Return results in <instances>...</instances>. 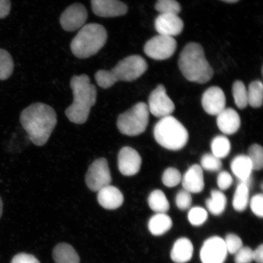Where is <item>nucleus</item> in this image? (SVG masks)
Segmentation results:
<instances>
[{"mask_svg":"<svg viewBox=\"0 0 263 263\" xmlns=\"http://www.w3.org/2000/svg\"><path fill=\"white\" fill-rule=\"evenodd\" d=\"M20 120L31 142L37 146L47 143L58 122L53 108L42 103L32 104L25 108Z\"/></svg>","mask_w":263,"mask_h":263,"instance_id":"obj_1","label":"nucleus"},{"mask_svg":"<svg viewBox=\"0 0 263 263\" xmlns=\"http://www.w3.org/2000/svg\"><path fill=\"white\" fill-rule=\"evenodd\" d=\"M70 87L73 95V103L65 110L71 122L82 124L86 122L91 108L96 104L97 90L86 74L75 75L71 78Z\"/></svg>","mask_w":263,"mask_h":263,"instance_id":"obj_2","label":"nucleus"},{"mask_svg":"<svg viewBox=\"0 0 263 263\" xmlns=\"http://www.w3.org/2000/svg\"><path fill=\"white\" fill-rule=\"evenodd\" d=\"M179 67L187 80L205 84L212 80L214 71L207 61L202 46L191 42L183 48L179 59Z\"/></svg>","mask_w":263,"mask_h":263,"instance_id":"obj_3","label":"nucleus"},{"mask_svg":"<svg viewBox=\"0 0 263 263\" xmlns=\"http://www.w3.org/2000/svg\"><path fill=\"white\" fill-rule=\"evenodd\" d=\"M147 67V62L143 57L139 55H130L118 62L110 70L98 71L95 79L99 86L107 89L118 81L137 80L145 73Z\"/></svg>","mask_w":263,"mask_h":263,"instance_id":"obj_4","label":"nucleus"},{"mask_svg":"<svg viewBox=\"0 0 263 263\" xmlns=\"http://www.w3.org/2000/svg\"><path fill=\"white\" fill-rule=\"evenodd\" d=\"M107 32L98 24L85 25L72 40L70 48L74 57L86 59L98 53L106 44Z\"/></svg>","mask_w":263,"mask_h":263,"instance_id":"obj_5","label":"nucleus"},{"mask_svg":"<svg viewBox=\"0 0 263 263\" xmlns=\"http://www.w3.org/2000/svg\"><path fill=\"white\" fill-rule=\"evenodd\" d=\"M154 136L161 146L170 151L182 149L189 139L185 127L172 115L161 118L154 127Z\"/></svg>","mask_w":263,"mask_h":263,"instance_id":"obj_6","label":"nucleus"},{"mask_svg":"<svg viewBox=\"0 0 263 263\" xmlns=\"http://www.w3.org/2000/svg\"><path fill=\"white\" fill-rule=\"evenodd\" d=\"M149 114L147 105L140 102L119 115L117 123L118 130L125 136H139L146 129Z\"/></svg>","mask_w":263,"mask_h":263,"instance_id":"obj_7","label":"nucleus"},{"mask_svg":"<svg viewBox=\"0 0 263 263\" xmlns=\"http://www.w3.org/2000/svg\"><path fill=\"white\" fill-rule=\"evenodd\" d=\"M111 176L107 160L104 158L95 160L88 167L85 183L92 192H98L102 189L110 185Z\"/></svg>","mask_w":263,"mask_h":263,"instance_id":"obj_8","label":"nucleus"},{"mask_svg":"<svg viewBox=\"0 0 263 263\" xmlns=\"http://www.w3.org/2000/svg\"><path fill=\"white\" fill-rule=\"evenodd\" d=\"M176 48L177 42L175 39L158 35L146 42L144 51L148 57L154 60L163 61L172 57Z\"/></svg>","mask_w":263,"mask_h":263,"instance_id":"obj_9","label":"nucleus"},{"mask_svg":"<svg viewBox=\"0 0 263 263\" xmlns=\"http://www.w3.org/2000/svg\"><path fill=\"white\" fill-rule=\"evenodd\" d=\"M147 107L149 113L160 118L170 116L175 110L173 101L167 96L166 88L162 84L151 92Z\"/></svg>","mask_w":263,"mask_h":263,"instance_id":"obj_10","label":"nucleus"},{"mask_svg":"<svg viewBox=\"0 0 263 263\" xmlns=\"http://www.w3.org/2000/svg\"><path fill=\"white\" fill-rule=\"evenodd\" d=\"M224 240L219 236H212L203 242L200 252L202 263H223L228 256Z\"/></svg>","mask_w":263,"mask_h":263,"instance_id":"obj_11","label":"nucleus"},{"mask_svg":"<svg viewBox=\"0 0 263 263\" xmlns=\"http://www.w3.org/2000/svg\"><path fill=\"white\" fill-rule=\"evenodd\" d=\"M88 18L86 8L81 3H74L62 12L60 24L64 30L73 32L83 27Z\"/></svg>","mask_w":263,"mask_h":263,"instance_id":"obj_12","label":"nucleus"},{"mask_svg":"<svg viewBox=\"0 0 263 263\" xmlns=\"http://www.w3.org/2000/svg\"><path fill=\"white\" fill-rule=\"evenodd\" d=\"M141 163L140 154L133 147H124L118 153V169L123 176L136 175L140 170Z\"/></svg>","mask_w":263,"mask_h":263,"instance_id":"obj_13","label":"nucleus"},{"mask_svg":"<svg viewBox=\"0 0 263 263\" xmlns=\"http://www.w3.org/2000/svg\"><path fill=\"white\" fill-rule=\"evenodd\" d=\"M92 11L100 17L114 18L124 15L127 6L119 0H91Z\"/></svg>","mask_w":263,"mask_h":263,"instance_id":"obj_14","label":"nucleus"},{"mask_svg":"<svg viewBox=\"0 0 263 263\" xmlns=\"http://www.w3.org/2000/svg\"><path fill=\"white\" fill-rule=\"evenodd\" d=\"M202 105L206 112L211 115H218L225 109L226 98L224 93L219 87H211L203 94Z\"/></svg>","mask_w":263,"mask_h":263,"instance_id":"obj_15","label":"nucleus"},{"mask_svg":"<svg viewBox=\"0 0 263 263\" xmlns=\"http://www.w3.org/2000/svg\"><path fill=\"white\" fill-rule=\"evenodd\" d=\"M183 22L178 15L160 14L155 21V28L159 35L174 37L183 29Z\"/></svg>","mask_w":263,"mask_h":263,"instance_id":"obj_16","label":"nucleus"},{"mask_svg":"<svg viewBox=\"0 0 263 263\" xmlns=\"http://www.w3.org/2000/svg\"><path fill=\"white\" fill-rule=\"evenodd\" d=\"M183 190L190 193L202 192L205 187L203 170L199 164H193L182 177Z\"/></svg>","mask_w":263,"mask_h":263,"instance_id":"obj_17","label":"nucleus"},{"mask_svg":"<svg viewBox=\"0 0 263 263\" xmlns=\"http://www.w3.org/2000/svg\"><path fill=\"white\" fill-rule=\"evenodd\" d=\"M216 121L219 129L226 135L235 134L241 126V118L232 108H226L217 115Z\"/></svg>","mask_w":263,"mask_h":263,"instance_id":"obj_18","label":"nucleus"},{"mask_svg":"<svg viewBox=\"0 0 263 263\" xmlns=\"http://www.w3.org/2000/svg\"><path fill=\"white\" fill-rule=\"evenodd\" d=\"M98 193V203L105 209L115 210L123 205V195L117 187L110 185L102 189Z\"/></svg>","mask_w":263,"mask_h":263,"instance_id":"obj_19","label":"nucleus"},{"mask_svg":"<svg viewBox=\"0 0 263 263\" xmlns=\"http://www.w3.org/2000/svg\"><path fill=\"white\" fill-rule=\"evenodd\" d=\"M232 173L237 177L239 182L251 187L253 168L251 161L246 155H239L234 158L230 164Z\"/></svg>","mask_w":263,"mask_h":263,"instance_id":"obj_20","label":"nucleus"},{"mask_svg":"<svg viewBox=\"0 0 263 263\" xmlns=\"http://www.w3.org/2000/svg\"><path fill=\"white\" fill-rule=\"evenodd\" d=\"M193 251V245L189 238H179L174 244L171 258L176 263H186L192 259Z\"/></svg>","mask_w":263,"mask_h":263,"instance_id":"obj_21","label":"nucleus"},{"mask_svg":"<svg viewBox=\"0 0 263 263\" xmlns=\"http://www.w3.org/2000/svg\"><path fill=\"white\" fill-rule=\"evenodd\" d=\"M52 257L55 263H80V256L70 245L60 243L52 251Z\"/></svg>","mask_w":263,"mask_h":263,"instance_id":"obj_22","label":"nucleus"},{"mask_svg":"<svg viewBox=\"0 0 263 263\" xmlns=\"http://www.w3.org/2000/svg\"><path fill=\"white\" fill-rule=\"evenodd\" d=\"M172 219L166 213H157L151 217L148 222V229L154 236L164 234L172 229Z\"/></svg>","mask_w":263,"mask_h":263,"instance_id":"obj_23","label":"nucleus"},{"mask_svg":"<svg viewBox=\"0 0 263 263\" xmlns=\"http://www.w3.org/2000/svg\"><path fill=\"white\" fill-rule=\"evenodd\" d=\"M205 204L213 215H221L226 208L227 197L221 191L213 190L211 192V197L206 199Z\"/></svg>","mask_w":263,"mask_h":263,"instance_id":"obj_24","label":"nucleus"},{"mask_svg":"<svg viewBox=\"0 0 263 263\" xmlns=\"http://www.w3.org/2000/svg\"><path fill=\"white\" fill-rule=\"evenodd\" d=\"M148 204L157 213H166L170 209V203L162 190H156L148 197Z\"/></svg>","mask_w":263,"mask_h":263,"instance_id":"obj_25","label":"nucleus"},{"mask_svg":"<svg viewBox=\"0 0 263 263\" xmlns=\"http://www.w3.org/2000/svg\"><path fill=\"white\" fill-rule=\"evenodd\" d=\"M250 187L244 183L239 182L233 196V208L238 212L245 211L249 201Z\"/></svg>","mask_w":263,"mask_h":263,"instance_id":"obj_26","label":"nucleus"},{"mask_svg":"<svg viewBox=\"0 0 263 263\" xmlns=\"http://www.w3.org/2000/svg\"><path fill=\"white\" fill-rule=\"evenodd\" d=\"M211 149L214 156L222 159L228 156L231 150V144L228 137L218 136L212 141Z\"/></svg>","mask_w":263,"mask_h":263,"instance_id":"obj_27","label":"nucleus"},{"mask_svg":"<svg viewBox=\"0 0 263 263\" xmlns=\"http://www.w3.org/2000/svg\"><path fill=\"white\" fill-rule=\"evenodd\" d=\"M248 104L252 107L259 108L262 106L263 85L260 81H255L249 85L248 90Z\"/></svg>","mask_w":263,"mask_h":263,"instance_id":"obj_28","label":"nucleus"},{"mask_svg":"<svg viewBox=\"0 0 263 263\" xmlns=\"http://www.w3.org/2000/svg\"><path fill=\"white\" fill-rule=\"evenodd\" d=\"M14 64L11 55L0 49V81L8 80L14 71Z\"/></svg>","mask_w":263,"mask_h":263,"instance_id":"obj_29","label":"nucleus"},{"mask_svg":"<svg viewBox=\"0 0 263 263\" xmlns=\"http://www.w3.org/2000/svg\"><path fill=\"white\" fill-rule=\"evenodd\" d=\"M232 94L236 106L239 109H244L248 105V90L241 81H236L233 83Z\"/></svg>","mask_w":263,"mask_h":263,"instance_id":"obj_30","label":"nucleus"},{"mask_svg":"<svg viewBox=\"0 0 263 263\" xmlns=\"http://www.w3.org/2000/svg\"><path fill=\"white\" fill-rule=\"evenodd\" d=\"M253 170L260 171L263 166V149L261 145L254 144L249 147L248 156Z\"/></svg>","mask_w":263,"mask_h":263,"instance_id":"obj_31","label":"nucleus"},{"mask_svg":"<svg viewBox=\"0 0 263 263\" xmlns=\"http://www.w3.org/2000/svg\"><path fill=\"white\" fill-rule=\"evenodd\" d=\"M155 8L160 14L178 15L181 6L176 0H157Z\"/></svg>","mask_w":263,"mask_h":263,"instance_id":"obj_32","label":"nucleus"},{"mask_svg":"<svg viewBox=\"0 0 263 263\" xmlns=\"http://www.w3.org/2000/svg\"><path fill=\"white\" fill-rule=\"evenodd\" d=\"M200 166L207 172H218L221 170L222 163L221 159L213 154H205L201 158Z\"/></svg>","mask_w":263,"mask_h":263,"instance_id":"obj_33","label":"nucleus"},{"mask_svg":"<svg viewBox=\"0 0 263 263\" xmlns=\"http://www.w3.org/2000/svg\"><path fill=\"white\" fill-rule=\"evenodd\" d=\"M182 181V175L178 170L168 167L164 171L162 176V182L164 186L173 188L179 185Z\"/></svg>","mask_w":263,"mask_h":263,"instance_id":"obj_34","label":"nucleus"},{"mask_svg":"<svg viewBox=\"0 0 263 263\" xmlns=\"http://www.w3.org/2000/svg\"><path fill=\"white\" fill-rule=\"evenodd\" d=\"M188 219L191 224L194 226H202L208 219V213L202 207H193L189 212Z\"/></svg>","mask_w":263,"mask_h":263,"instance_id":"obj_35","label":"nucleus"},{"mask_svg":"<svg viewBox=\"0 0 263 263\" xmlns=\"http://www.w3.org/2000/svg\"><path fill=\"white\" fill-rule=\"evenodd\" d=\"M223 240H224L227 250L230 254H235L243 247L241 239L233 233H230L227 235Z\"/></svg>","mask_w":263,"mask_h":263,"instance_id":"obj_36","label":"nucleus"},{"mask_svg":"<svg viewBox=\"0 0 263 263\" xmlns=\"http://www.w3.org/2000/svg\"><path fill=\"white\" fill-rule=\"evenodd\" d=\"M176 203L179 210L189 209L192 203V197L191 193L185 190H180L177 194Z\"/></svg>","mask_w":263,"mask_h":263,"instance_id":"obj_37","label":"nucleus"},{"mask_svg":"<svg viewBox=\"0 0 263 263\" xmlns=\"http://www.w3.org/2000/svg\"><path fill=\"white\" fill-rule=\"evenodd\" d=\"M235 263H251L254 260V251L249 247H242L235 254Z\"/></svg>","mask_w":263,"mask_h":263,"instance_id":"obj_38","label":"nucleus"},{"mask_svg":"<svg viewBox=\"0 0 263 263\" xmlns=\"http://www.w3.org/2000/svg\"><path fill=\"white\" fill-rule=\"evenodd\" d=\"M262 205L263 196L262 194H257L252 197L251 202H250L252 212L259 218H262L263 216Z\"/></svg>","mask_w":263,"mask_h":263,"instance_id":"obj_39","label":"nucleus"},{"mask_svg":"<svg viewBox=\"0 0 263 263\" xmlns=\"http://www.w3.org/2000/svg\"><path fill=\"white\" fill-rule=\"evenodd\" d=\"M217 183L220 190H227L232 185V177L226 171L220 172L217 177Z\"/></svg>","mask_w":263,"mask_h":263,"instance_id":"obj_40","label":"nucleus"},{"mask_svg":"<svg viewBox=\"0 0 263 263\" xmlns=\"http://www.w3.org/2000/svg\"><path fill=\"white\" fill-rule=\"evenodd\" d=\"M11 263H41L34 255L21 253L14 256Z\"/></svg>","mask_w":263,"mask_h":263,"instance_id":"obj_41","label":"nucleus"},{"mask_svg":"<svg viewBox=\"0 0 263 263\" xmlns=\"http://www.w3.org/2000/svg\"><path fill=\"white\" fill-rule=\"evenodd\" d=\"M11 8L10 0H0V19L6 18L11 11Z\"/></svg>","mask_w":263,"mask_h":263,"instance_id":"obj_42","label":"nucleus"},{"mask_svg":"<svg viewBox=\"0 0 263 263\" xmlns=\"http://www.w3.org/2000/svg\"><path fill=\"white\" fill-rule=\"evenodd\" d=\"M254 260L257 263L263 262V245L259 246L254 251Z\"/></svg>","mask_w":263,"mask_h":263,"instance_id":"obj_43","label":"nucleus"},{"mask_svg":"<svg viewBox=\"0 0 263 263\" xmlns=\"http://www.w3.org/2000/svg\"><path fill=\"white\" fill-rule=\"evenodd\" d=\"M3 200L1 198V197H0V218H2V216L3 215Z\"/></svg>","mask_w":263,"mask_h":263,"instance_id":"obj_44","label":"nucleus"},{"mask_svg":"<svg viewBox=\"0 0 263 263\" xmlns=\"http://www.w3.org/2000/svg\"><path fill=\"white\" fill-rule=\"evenodd\" d=\"M222 2L228 3H235L239 1V0H221Z\"/></svg>","mask_w":263,"mask_h":263,"instance_id":"obj_45","label":"nucleus"}]
</instances>
